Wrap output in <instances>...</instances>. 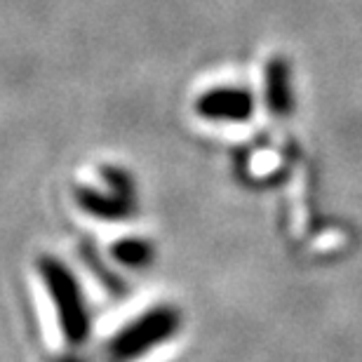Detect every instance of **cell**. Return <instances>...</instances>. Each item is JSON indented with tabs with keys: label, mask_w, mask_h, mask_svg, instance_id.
<instances>
[{
	"label": "cell",
	"mask_w": 362,
	"mask_h": 362,
	"mask_svg": "<svg viewBox=\"0 0 362 362\" xmlns=\"http://www.w3.org/2000/svg\"><path fill=\"white\" fill-rule=\"evenodd\" d=\"M195 111L214 122H247L255 113V94L247 88H214L200 94Z\"/></svg>",
	"instance_id": "3957f363"
},
{
	"label": "cell",
	"mask_w": 362,
	"mask_h": 362,
	"mask_svg": "<svg viewBox=\"0 0 362 362\" xmlns=\"http://www.w3.org/2000/svg\"><path fill=\"white\" fill-rule=\"evenodd\" d=\"M181 327V313L175 306H156L122 327L111 339L108 349L115 358H136L168 341Z\"/></svg>",
	"instance_id": "7a4b0ae2"
},
{
	"label": "cell",
	"mask_w": 362,
	"mask_h": 362,
	"mask_svg": "<svg viewBox=\"0 0 362 362\" xmlns=\"http://www.w3.org/2000/svg\"><path fill=\"white\" fill-rule=\"evenodd\" d=\"M76 202L85 214L101 221H122L134 214V195L120 191H97V188H76Z\"/></svg>",
	"instance_id": "277c9868"
},
{
	"label": "cell",
	"mask_w": 362,
	"mask_h": 362,
	"mask_svg": "<svg viewBox=\"0 0 362 362\" xmlns=\"http://www.w3.org/2000/svg\"><path fill=\"white\" fill-rule=\"evenodd\" d=\"M101 177L108 184V188H113V191H120V193H129L134 195V184L132 179L125 170L120 168H111V165H106V168H101Z\"/></svg>",
	"instance_id": "52a82bcc"
},
{
	"label": "cell",
	"mask_w": 362,
	"mask_h": 362,
	"mask_svg": "<svg viewBox=\"0 0 362 362\" xmlns=\"http://www.w3.org/2000/svg\"><path fill=\"white\" fill-rule=\"evenodd\" d=\"M38 273L42 282H45V289L54 303L57 315H59L64 337L71 344L85 341L90 334V310L76 275L69 271V266L64 262L47 255L38 259Z\"/></svg>",
	"instance_id": "6da1fadb"
},
{
	"label": "cell",
	"mask_w": 362,
	"mask_h": 362,
	"mask_svg": "<svg viewBox=\"0 0 362 362\" xmlns=\"http://www.w3.org/2000/svg\"><path fill=\"white\" fill-rule=\"evenodd\" d=\"M264 101L275 118H287L294 108L292 66L287 57H271L264 71Z\"/></svg>",
	"instance_id": "5b68a950"
},
{
	"label": "cell",
	"mask_w": 362,
	"mask_h": 362,
	"mask_svg": "<svg viewBox=\"0 0 362 362\" xmlns=\"http://www.w3.org/2000/svg\"><path fill=\"white\" fill-rule=\"evenodd\" d=\"M115 262L129 269H141L153 259V245L141 240V238H122L111 247Z\"/></svg>",
	"instance_id": "8992f818"
}]
</instances>
